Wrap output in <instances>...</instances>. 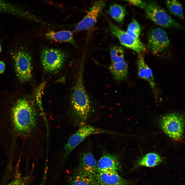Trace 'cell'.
Listing matches in <instances>:
<instances>
[{"label":"cell","instance_id":"cell-20","mask_svg":"<svg viewBox=\"0 0 185 185\" xmlns=\"http://www.w3.org/2000/svg\"><path fill=\"white\" fill-rule=\"evenodd\" d=\"M108 13L111 17L117 22L122 23L125 15V10L124 8L121 5L117 4L112 5L110 6Z\"/></svg>","mask_w":185,"mask_h":185},{"label":"cell","instance_id":"cell-17","mask_svg":"<svg viewBox=\"0 0 185 185\" xmlns=\"http://www.w3.org/2000/svg\"><path fill=\"white\" fill-rule=\"evenodd\" d=\"M163 161L162 158L158 154L155 153H149L139 159L132 170L139 166L154 167L161 163Z\"/></svg>","mask_w":185,"mask_h":185},{"label":"cell","instance_id":"cell-21","mask_svg":"<svg viewBox=\"0 0 185 185\" xmlns=\"http://www.w3.org/2000/svg\"><path fill=\"white\" fill-rule=\"evenodd\" d=\"M165 3L168 10L172 14L180 18H183V8L179 2L175 0H169L166 1Z\"/></svg>","mask_w":185,"mask_h":185},{"label":"cell","instance_id":"cell-27","mask_svg":"<svg viewBox=\"0 0 185 185\" xmlns=\"http://www.w3.org/2000/svg\"><path fill=\"white\" fill-rule=\"evenodd\" d=\"M2 51V47L1 44L0 43V54Z\"/></svg>","mask_w":185,"mask_h":185},{"label":"cell","instance_id":"cell-11","mask_svg":"<svg viewBox=\"0 0 185 185\" xmlns=\"http://www.w3.org/2000/svg\"><path fill=\"white\" fill-rule=\"evenodd\" d=\"M79 164L74 171L88 176H95L97 172L96 159L90 152H85L81 154Z\"/></svg>","mask_w":185,"mask_h":185},{"label":"cell","instance_id":"cell-18","mask_svg":"<svg viewBox=\"0 0 185 185\" xmlns=\"http://www.w3.org/2000/svg\"><path fill=\"white\" fill-rule=\"evenodd\" d=\"M68 185H96L95 176H88L73 171L68 177Z\"/></svg>","mask_w":185,"mask_h":185},{"label":"cell","instance_id":"cell-1","mask_svg":"<svg viewBox=\"0 0 185 185\" xmlns=\"http://www.w3.org/2000/svg\"><path fill=\"white\" fill-rule=\"evenodd\" d=\"M84 64L82 62L70 100L71 114L72 121L76 125L80 127L86 124L93 109L91 101L84 84Z\"/></svg>","mask_w":185,"mask_h":185},{"label":"cell","instance_id":"cell-16","mask_svg":"<svg viewBox=\"0 0 185 185\" xmlns=\"http://www.w3.org/2000/svg\"><path fill=\"white\" fill-rule=\"evenodd\" d=\"M45 36L49 40L68 42L74 46H77L73 38V33L70 31L63 30L56 32L50 31L45 33Z\"/></svg>","mask_w":185,"mask_h":185},{"label":"cell","instance_id":"cell-3","mask_svg":"<svg viewBox=\"0 0 185 185\" xmlns=\"http://www.w3.org/2000/svg\"><path fill=\"white\" fill-rule=\"evenodd\" d=\"M99 134H119L114 132L86 124L80 127L78 130L71 135L64 146L62 154L61 165L64 163L73 150L86 137L91 135Z\"/></svg>","mask_w":185,"mask_h":185},{"label":"cell","instance_id":"cell-12","mask_svg":"<svg viewBox=\"0 0 185 185\" xmlns=\"http://www.w3.org/2000/svg\"><path fill=\"white\" fill-rule=\"evenodd\" d=\"M121 170L119 158L116 154L105 153L97 162V172L115 171L118 172Z\"/></svg>","mask_w":185,"mask_h":185},{"label":"cell","instance_id":"cell-23","mask_svg":"<svg viewBox=\"0 0 185 185\" xmlns=\"http://www.w3.org/2000/svg\"><path fill=\"white\" fill-rule=\"evenodd\" d=\"M141 31L139 23L136 20H133L128 25L126 32L131 36L139 39Z\"/></svg>","mask_w":185,"mask_h":185},{"label":"cell","instance_id":"cell-14","mask_svg":"<svg viewBox=\"0 0 185 185\" xmlns=\"http://www.w3.org/2000/svg\"><path fill=\"white\" fill-rule=\"evenodd\" d=\"M138 74L139 77L147 81L155 94L158 97V92L152 72L146 64L141 54H139L137 62Z\"/></svg>","mask_w":185,"mask_h":185},{"label":"cell","instance_id":"cell-10","mask_svg":"<svg viewBox=\"0 0 185 185\" xmlns=\"http://www.w3.org/2000/svg\"><path fill=\"white\" fill-rule=\"evenodd\" d=\"M105 3L103 1L96 2L86 15L77 24L75 30L77 31L85 30L93 26L96 22L99 15L105 5Z\"/></svg>","mask_w":185,"mask_h":185},{"label":"cell","instance_id":"cell-19","mask_svg":"<svg viewBox=\"0 0 185 185\" xmlns=\"http://www.w3.org/2000/svg\"><path fill=\"white\" fill-rule=\"evenodd\" d=\"M109 69L114 78L116 80H123L127 77L128 66L124 60L117 63H112Z\"/></svg>","mask_w":185,"mask_h":185},{"label":"cell","instance_id":"cell-7","mask_svg":"<svg viewBox=\"0 0 185 185\" xmlns=\"http://www.w3.org/2000/svg\"><path fill=\"white\" fill-rule=\"evenodd\" d=\"M13 59L17 76L22 82L29 80L32 76L31 57L30 54L23 50L15 52Z\"/></svg>","mask_w":185,"mask_h":185},{"label":"cell","instance_id":"cell-5","mask_svg":"<svg viewBox=\"0 0 185 185\" xmlns=\"http://www.w3.org/2000/svg\"><path fill=\"white\" fill-rule=\"evenodd\" d=\"M160 124L164 133L173 139H179L183 134L184 119L180 114L171 113L165 115L161 118Z\"/></svg>","mask_w":185,"mask_h":185},{"label":"cell","instance_id":"cell-24","mask_svg":"<svg viewBox=\"0 0 185 185\" xmlns=\"http://www.w3.org/2000/svg\"><path fill=\"white\" fill-rule=\"evenodd\" d=\"M29 181L18 175L5 185H29Z\"/></svg>","mask_w":185,"mask_h":185},{"label":"cell","instance_id":"cell-13","mask_svg":"<svg viewBox=\"0 0 185 185\" xmlns=\"http://www.w3.org/2000/svg\"><path fill=\"white\" fill-rule=\"evenodd\" d=\"M95 180L96 185H128L129 183L115 171L97 172Z\"/></svg>","mask_w":185,"mask_h":185},{"label":"cell","instance_id":"cell-8","mask_svg":"<svg viewBox=\"0 0 185 185\" xmlns=\"http://www.w3.org/2000/svg\"><path fill=\"white\" fill-rule=\"evenodd\" d=\"M147 40L148 47L154 54L160 53L164 51L169 44L167 33L160 28L151 30L148 33Z\"/></svg>","mask_w":185,"mask_h":185},{"label":"cell","instance_id":"cell-25","mask_svg":"<svg viewBox=\"0 0 185 185\" xmlns=\"http://www.w3.org/2000/svg\"><path fill=\"white\" fill-rule=\"evenodd\" d=\"M134 6L138 7L142 9H145L147 3L142 0H130L125 1Z\"/></svg>","mask_w":185,"mask_h":185},{"label":"cell","instance_id":"cell-15","mask_svg":"<svg viewBox=\"0 0 185 185\" xmlns=\"http://www.w3.org/2000/svg\"><path fill=\"white\" fill-rule=\"evenodd\" d=\"M0 12L13 14L36 21L37 18L27 11L7 2L0 0Z\"/></svg>","mask_w":185,"mask_h":185},{"label":"cell","instance_id":"cell-26","mask_svg":"<svg viewBox=\"0 0 185 185\" xmlns=\"http://www.w3.org/2000/svg\"><path fill=\"white\" fill-rule=\"evenodd\" d=\"M5 64L3 61H0V74L3 73L4 70Z\"/></svg>","mask_w":185,"mask_h":185},{"label":"cell","instance_id":"cell-22","mask_svg":"<svg viewBox=\"0 0 185 185\" xmlns=\"http://www.w3.org/2000/svg\"><path fill=\"white\" fill-rule=\"evenodd\" d=\"M110 55L112 63L119 62L124 60V51L121 46H115L110 50Z\"/></svg>","mask_w":185,"mask_h":185},{"label":"cell","instance_id":"cell-2","mask_svg":"<svg viewBox=\"0 0 185 185\" xmlns=\"http://www.w3.org/2000/svg\"><path fill=\"white\" fill-rule=\"evenodd\" d=\"M12 116L14 127L19 132L29 133L35 127V113L31 105L25 99H20L17 102L13 108Z\"/></svg>","mask_w":185,"mask_h":185},{"label":"cell","instance_id":"cell-9","mask_svg":"<svg viewBox=\"0 0 185 185\" xmlns=\"http://www.w3.org/2000/svg\"><path fill=\"white\" fill-rule=\"evenodd\" d=\"M112 34L119 39L121 44L125 47L131 49L139 54L146 49L145 45L140 40L133 37L126 32L119 29L111 23L110 25Z\"/></svg>","mask_w":185,"mask_h":185},{"label":"cell","instance_id":"cell-4","mask_svg":"<svg viewBox=\"0 0 185 185\" xmlns=\"http://www.w3.org/2000/svg\"><path fill=\"white\" fill-rule=\"evenodd\" d=\"M145 9L146 16L154 23L165 27L183 29V27L174 20L165 10L154 2L147 3Z\"/></svg>","mask_w":185,"mask_h":185},{"label":"cell","instance_id":"cell-6","mask_svg":"<svg viewBox=\"0 0 185 185\" xmlns=\"http://www.w3.org/2000/svg\"><path fill=\"white\" fill-rule=\"evenodd\" d=\"M41 58L44 69L47 72L51 73L61 68L64 62L65 57L59 49L45 48L41 51Z\"/></svg>","mask_w":185,"mask_h":185}]
</instances>
